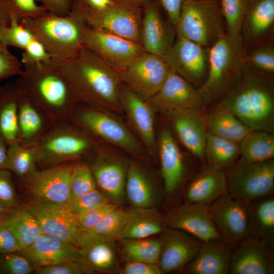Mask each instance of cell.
<instances>
[{
	"mask_svg": "<svg viewBox=\"0 0 274 274\" xmlns=\"http://www.w3.org/2000/svg\"><path fill=\"white\" fill-rule=\"evenodd\" d=\"M248 234L250 237L267 245L274 244V197L267 196L249 204Z\"/></svg>",
	"mask_w": 274,
	"mask_h": 274,
	"instance_id": "cell-33",
	"label": "cell"
},
{
	"mask_svg": "<svg viewBox=\"0 0 274 274\" xmlns=\"http://www.w3.org/2000/svg\"><path fill=\"white\" fill-rule=\"evenodd\" d=\"M185 0H157L167 15L170 23L175 27L179 20L181 9Z\"/></svg>",
	"mask_w": 274,
	"mask_h": 274,
	"instance_id": "cell-58",
	"label": "cell"
},
{
	"mask_svg": "<svg viewBox=\"0 0 274 274\" xmlns=\"http://www.w3.org/2000/svg\"><path fill=\"white\" fill-rule=\"evenodd\" d=\"M15 85L53 124L68 120L79 103L62 74L49 61L24 64Z\"/></svg>",
	"mask_w": 274,
	"mask_h": 274,
	"instance_id": "cell-2",
	"label": "cell"
},
{
	"mask_svg": "<svg viewBox=\"0 0 274 274\" xmlns=\"http://www.w3.org/2000/svg\"><path fill=\"white\" fill-rule=\"evenodd\" d=\"M218 2L225 23L226 35L230 38L239 36L249 0H218Z\"/></svg>",
	"mask_w": 274,
	"mask_h": 274,
	"instance_id": "cell-44",
	"label": "cell"
},
{
	"mask_svg": "<svg viewBox=\"0 0 274 274\" xmlns=\"http://www.w3.org/2000/svg\"><path fill=\"white\" fill-rule=\"evenodd\" d=\"M245 49L241 35L221 37L209 50L207 78L197 90L206 109L219 102L239 81L245 68Z\"/></svg>",
	"mask_w": 274,
	"mask_h": 274,
	"instance_id": "cell-5",
	"label": "cell"
},
{
	"mask_svg": "<svg viewBox=\"0 0 274 274\" xmlns=\"http://www.w3.org/2000/svg\"><path fill=\"white\" fill-rule=\"evenodd\" d=\"M19 252L26 256L35 268L79 261L81 258L79 246L44 233Z\"/></svg>",
	"mask_w": 274,
	"mask_h": 274,
	"instance_id": "cell-23",
	"label": "cell"
},
{
	"mask_svg": "<svg viewBox=\"0 0 274 274\" xmlns=\"http://www.w3.org/2000/svg\"><path fill=\"white\" fill-rule=\"evenodd\" d=\"M159 4L152 0L145 7L141 30V43L145 51L162 57L175 40L173 30L161 14Z\"/></svg>",
	"mask_w": 274,
	"mask_h": 274,
	"instance_id": "cell-22",
	"label": "cell"
},
{
	"mask_svg": "<svg viewBox=\"0 0 274 274\" xmlns=\"http://www.w3.org/2000/svg\"><path fill=\"white\" fill-rule=\"evenodd\" d=\"M52 61L79 103L116 111L122 110L123 83L119 72L93 52L82 47L66 59Z\"/></svg>",
	"mask_w": 274,
	"mask_h": 274,
	"instance_id": "cell-1",
	"label": "cell"
},
{
	"mask_svg": "<svg viewBox=\"0 0 274 274\" xmlns=\"http://www.w3.org/2000/svg\"><path fill=\"white\" fill-rule=\"evenodd\" d=\"M7 169L22 182L38 168L35 148L20 143L8 146Z\"/></svg>",
	"mask_w": 274,
	"mask_h": 274,
	"instance_id": "cell-41",
	"label": "cell"
},
{
	"mask_svg": "<svg viewBox=\"0 0 274 274\" xmlns=\"http://www.w3.org/2000/svg\"><path fill=\"white\" fill-rule=\"evenodd\" d=\"M203 111L207 132L239 144L251 130L228 108L218 102Z\"/></svg>",
	"mask_w": 274,
	"mask_h": 274,
	"instance_id": "cell-31",
	"label": "cell"
},
{
	"mask_svg": "<svg viewBox=\"0 0 274 274\" xmlns=\"http://www.w3.org/2000/svg\"><path fill=\"white\" fill-rule=\"evenodd\" d=\"M22 68L21 60L9 51L8 47L0 39V81L18 76Z\"/></svg>",
	"mask_w": 274,
	"mask_h": 274,
	"instance_id": "cell-51",
	"label": "cell"
},
{
	"mask_svg": "<svg viewBox=\"0 0 274 274\" xmlns=\"http://www.w3.org/2000/svg\"><path fill=\"white\" fill-rule=\"evenodd\" d=\"M19 91L14 84L0 87V134L8 146L20 143Z\"/></svg>",
	"mask_w": 274,
	"mask_h": 274,
	"instance_id": "cell-34",
	"label": "cell"
},
{
	"mask_svg": "<svg viewBox=\"0 0 274 274\" xmlns=\"http://www.w3.org/2000/svg\"><path fill=\"white\" fill-rule=\"evenodd\" d=\"M73 3L88 26L141 44V7L123 0H114L108 7L94 10L85 7L80 0H73Z\"/></svg>",
	"mask_w": 274,
	"mask_h": 274,
	"instance_id": "cell-9",
	"label": "cell"
},
{
	"mask_svg": "<svg viewBox=\"0 0 274 274\" xmlns=\"http://www.w3.org/2000/svg\"><path fill=\"white\" fill-rule=\"evenodd\" d=\"M20 23L44 47L52 60L66 59L78 52L87 27L78 7L72 3L69 13L64 16L48 11Z\"/></svg>",
	"mask_w": 274,
	"mask_h": 274,
	"instance_id": "cell-4",
	"label": "cell"
},
{
	"mask_svg": "<svg viewBox=\"0 0 274 274\" xmlns=\"http://www.w3.org/2000/svg\"><path fill=\"white\" fill-rule=\"evenodd\" d=\"M109 202L111 201L109 198L101 191L96 188L70 198L61 205L76 216Z\"/></svg>",
	"mask_w": 274,
	"mask_h": 274,
	"instance_id": "cell-47",
	"label": "cell"
},
{
	"mask_svg": "<svg viewBox=\"0 0 274 274\" xmlns=\"http://www.w3.org/2000/svg\"><path fill=\"white\" fill-rule=\"evenodd\" d=\"M0 203L11 209L17 207V197L12 173L7 169L0 170Z\"/></svg>",
	"mask_w": 274,
	"mask_h": 274,
	"instance_id": "cell-52",
	"label": "cell"
},
{
	"mask_svg": "<svg viewBox=\"0 0 274 274\" xmlns=\"http://www.w3.org/2000/svg\"><path fill=\"white\" fill-rule=\"evenodd\" d=\"M122 253L127 261L158 264L163 238L122 239Z\"/></svg>",
	"mask_w": 274,
	"mask_h": 274,
	"instance_id": "cell-40",
	"label": "cell"
},
{
	"mask_svg": "<svg viewBox=\"0 0 274 274\" xmlns=\"http://www.w3.org/2000/svg\"><path fill=\"white\" fill-rule=\"evenodd\" d=\"M231 249L221 238L202 242L197 254L182 270L188 274L229 273Z\"/></svg>",
	"mask_w": 274,
	"mask_h": 274,
	"instance_id": "cell-27",
	"label": "cell"
},
{
	"mask_svg": "<svg viewBox=\"0 0 274 274\" xmlns=\"http://www.w3.org/2000/svg\"><path fill=\"white\" fill-rule=\"evenodd\" d=\"M228 192L224 170L207 164L196 172L184 191L186 202L209 206Z\"/></svg>",
	"mask_w": 274,
	"mask_h": 274,
	"instance_id": "cell-24",
	"label": "cell"
},
{
	"mask_svg": "<svg viewBox=\"0 0 274 274\" xmlns=\"http://www.w3.org/2000/svg\"><path fill=\"white\" fill-rule=\"evenodd\" d=\"M0 39L8 47L24 50L35 38L18 20L13 19L8 26H0Z\"/></svg>",
	"mask_w": 274,
	"mask_h": 274,
	"instance_id": "cell-48",
	"label": "cell"
},
{
	"mask_svg": "<svg viewBox=\"0 0 274 274\" xmlns=\"http://www.w3.org/2000/svg\"><path fill=\"white\" fill-rule=\"evenodd\" d=\"M129 212L117 207L107 214L92 229L81 233L80 236L120 239Z\"/></svg>",
	"mask_w": 274,
	"mask_h": 274,
	"instance_id": "cell-43",
	"label": "cell"
},
{
	"mask_svg": "<svg viewBox=\"0 0 274 274\" xmlns=\"http://www.w3.org/2000/svg\"><path fill=\"white\" fill-rule=\"evenodd\" d=\"M12 210L5 207L0 203V220L5 217Z\"/></svg>",
	"mask_w": 274,
	"mask_h": 274,
	"instance_id": "cell-62",
	"label": "cell"
},
{
	"mask_svg": "<svg viewBox=\"0 0 274 274\" xmlns=\"http://www.w3.org/2000/svg\"><path fill=\"white\" fill-rule=\"evenodd\" d=\"M8 160V145L0 134V170L7 169Z\"/></svg>",
	"mask_w": 274,
	"mask_h": 274,
	"instance_id": "cell-60",
	"label": "cell"
},
{
	"mask_svg": "<svg viewBox=\"0 0 274 274\" xmlns=\"http://www.w3.org/2000/svg\"><path fill=\"white\" fill-rule=\"evenodd\" d=\"M246 63L260 72L273 75L274 74V46L269 43L246 51L244 55Z\"/></svg>",
	"mask_w": 274,
	"mask_h": 274,
	"instance_id": "cell-45",
	"label": "cell"
},
{
	"mask_svg": "<svg viewBox=\"0 0 274 274\" xmlns=\"http://www.w3.org/2000/svg\"><path fill=\"white\" fill-rule=\"evenodd\" d=\"M97 186L114 203L120 202L125 193L126 172L116 161L97 158L89 165Z\"/></svg>",
	"mask_w": 274,
	"mask_h": 274,
	"instance_id": "cell-32",
	"label": "cell"
},
{
	"mask_svg": "<svg viewBox=\"0 0 274 274\" xmlns=\"http://www.w3.org/2000/svg\"><path fill=\"white\" fill-rule=\"evenodd\" d=\"M35 267L19 252L0 254V271L7 274H29Z\"/></svg>",
	"mask_w": 274,
	"mask_h": 274,
	"instance_id": "cell-49",
	"label": "cell"
},
{
	"mask_svg": "<svg viewBox=\"0 0 274 274\" xmlns=\"http://www.w3.org/2000/svg\"><path fill=\"white\" fill-rule=\"evenodd\" d=\"M229 273H274L272 248L249 236L244 239L231 251Z\"/></svg>",
	"mask_w": 274,
	"mask_h": 274,
	"instance_id": "cell-17",
	"label": "cell"
},
{
	"mask_svg": "<svg viewBox=\"0 0 274 274\" xmlns=\"http://www.w3.org/2000/svg\"><path fill=\"white\" fill-rule=\"evenodd\" d=\"M125 193L137 209H148L155 201L153 187L141 168L131 162L126 172Z\"/></svg>",
	"mask_w": 274,
	"mask_h": 274,
	"instance_id": "cell-36",
	"label": "cell"
},
{
	"mask_svg": "<svg viewBox=\"0 0 274 274\" xmlns=\"http://www.w3.org/2000/svg\"><path fill=\"white\" fill-rule=\"evenodd\" d=\"M75 162L38 168L21 183L33 202L63 204L70 197V182Z\"/></svg>",
	"mask_w": 274,
	"mask_h": 274,
	"instance_id": "cell-11",
	"label": "cell"
},
{
	"mask_svg": "<svg viewBox=\"0 0 274 274\" xmlns=\"http://www.w3.org/2000/svg\"><path fill=\"white\" fill-rule=\"evenodd\" d=\"M202 243L181 230L168 232L163 237L158 263L163 273L184 268L197 254Z\"/></svg>",
	"mask_w": 274,
	"mask_h": 274,
	"instance_id": "cell-25",
	"label": "cell"
},
{
	"mask_svg": "<svg viewBox=\"0 0 274 274\" xmlns=\"http://www.w3.org/2000/svg\"><path fill=\"white\" fill-rule=\"evenodd\" d=\"M129 212L120 239H140L160 234L164 230L163 221L146 209Z\"/></svg>",
	"mask_w": 274,
	"mask_h": 274,
	"instance_id": "cell-37",
	"label": "cell"
},
{
	"mask_svg": "<svg viewBox=\"0 0 274 274\" xmlns=\"http://www.w3.org/2000/svg\"><path fill=\"white\" fill-rule=\"evenodd\" d=\"M18 127L20 143L35 147L54 125L37 105L19 92Z\"/></svg>",
	"mask_w": 274,
	"mask_h": 274,
	"instance_id": "cell-29",
	"label": "cell"
},
{
	"mask_svg": "<svg viewBox=\"0 0 274 274\" xmlns=\"http://www.w3.org/2000/svg\"><path fill=\"white\" fill-rule=\"evenodd\" d=\"M147 101L154 112L163 114L177 110L206 109L197 88L171 69L162 87Z\"/></svg>",
	"mask_w": 274,
	"mask_h": 274,
	"instance_id": "cell-16",
	"label": "cell"
},
{
	"mask_svg": "<svg viewBox=\"0 0 274 274\" xmlns=\"http://www.w3.org/2000/svg\"><path fill=\"white\" fill-rule=\"evenodd\" d=\"M209 50L176 35L173 45L162 58L172 70L198 88L207 78Z\"/></svg>",
	"mask_w": 274,
	"mask_h": 274,
	"instance_id": "cell-14",
	"label": "cell"
},
{
	"mask_svg": "<svg viewBox=\"0 0 274 274\" xmlns=\"http://www.w3.org/2000/svg\"><path fill=\"white\" fill-rule=\"evenodd\" d=\"M121 104L142 141L149 150H155L154 111L146 100L123 85Z\"/></svg>",
	"mask_w": 274,
	"mask_h": 274,
	"instance_id": "cell-26",
	"label": "cell"
},
{
	"mask_svg": "<svg viewBox=\"0 0 274 274\" xmlns=\"http://www.w3.org/2000/svg\"><path fill=\"white\" fill-rule=\"evenodd\" d=\"M51 60V57L43 45L35 38L23 50L21 62L24 65Z\"/></svg>",
	"mask_w": 274,
	"mask_h": 274,
	"instance_id": "cell-54",
	"label": "cell"
},
{
	"mask_svg": "<svg viewBox=\"0 0 274 274\" xmlns=\"http://www.w3.org/2000/svg\"><path fill=\"white\" fill-rule=\"evenodd\" d=\"M170 70L162 57L146 52L119 72L125 86L147 101L162 87Z\"/></svg>",
	"mask_w": 274,
	"mask_h": 274,
	"instance_id": "cell-13",
	"label": "cell"
},
{
	"mask_svg": "<svg viewBox=\"0 0 274 274\" xmlns=\"http://www.w3.org/2000/svg\"><path fill=\"white\" fill-rule=\"evenodd\" d=\"M100 139L132 154L142 153L140 144L126 127L104 109L78 103L68 120Z\"/></svg>",
	"mask_w": 274,
	"mask_h": 274,
	"instance_id": "cell-10",
	"label": "cell"
},
{
	"mask_svg": "<svg viewBox=\"0 0 274 274\" xmlns=\"http://www.w3.org/2000/svg\"><path fill=\"white\" fill-rule=\"evenodd\" d=\"M274 0H249L241 30L246 51L273 43Z\"/></svg>",
	"mask_w": 274,
	"mask_h": 274,
	"instance_id": "cell-20",
	"label": "cell"
},
{
	"mask_svg": "<svg viewBox=\"0 0 274 274\" xmlns=\"http://www.w3.org/2000/svg\"><path fill=\"white\" fill-rule=\"evenodd\" d=\"M114 239L105 237L80 236L79 262L90 273L95 271H109L116 264Z\"/></svg>",
	"mask_w": 274,
	"mask_h": 274,
	"instance_id": "cell-30",
	"label": "cell"
},
{
	"mask_svg": "<svg viewBox=\"0 0 274 274\" xmlns=\"http://www.w3.org/2000/svg\"><path fill=\"white\" fill-rule=\"evenodd\" d=\"M175 28L176 35L210 48L226 34L218 0H185Z\"/></svg>",
	"mask_w": 274,
	"mask_h": 274,
	"instance_id": "cell-7",
	"label": "cell"
},
{
	"mask_svg": "<svg viewBox=\"0 0 274 274\" xmlns=\"http://www.w3.org/2000/svg\"><path fill=\"white\" fill-rule=\"evenodd\" d=\"M241 157L252 161L273 159V134L264 130H251L239 143Z\"/></svg>",
	"mask_w": 274,
	"mask_h": 274,
	"instance_id": "cell-39",
	"label": "cell"
},
{
	"mask_svg": "<svg viewBox=\"0 0 274 274\" xmlns=\"http://www.w3.org/2000/svg\"><path fill=\"white\" fill-rule=\"evenodd\" d=\"M240 157L239 144L207 133L204 158L208 164L225 170Z\"/></svg>",
	"mask_w": 274,
	"mask_h": 274,
	"instance_id": "cell-38",
	"label": "cell"
},
{
	"mask_svg": "<svg viewBox=\"0 0 274 274\" xmlns=\"http://www.w3.org/2000/svg\"><path fill=\"white\" fill-rule=\"evenodd\" d=\"M49 12L64 16L70 12L73 0H36Z\"/></svg>",
	"mask_w": 274,
	"mask_h": 274,
	"instance_id": "cell-57",
	"label": "cell"
},
{
	"mask_svg": "<svg viewBox=\"0 0 274 274\" xmlns=\"http://www.w3.org/2000/svg\"><path fill=\"white\" fill-rule=\"evenodd\" d=\"M24 207L37 218L43 233L78 246L81 232L75 217L62 205L30 201Z\"/></svg>",
	"mask_w": 274,
	"mask_h": 274,
	"instance_id": "cell-19",
	"label": "cell"
},
{
	"mask_svg": "<svg viewBox=\"0 0 274 274\" xmlns=\"http://www.w3.org/2000/svg\"><path fill=\"white\" fill-rule=\"evenodd\" d=\"M161 176L165 192L174 193L185 179L186 167L184 156L172 134L163 130L159 139Z\"/></svg>",
	"mask_w": 274,
	"mask_h": 274,
	"instance_id": "cell-28",
	"label": "cell"
},
{
	"mask_svg": "<svg viewBox=\"0 0 274 274\" xmlns=\"http://www.w3.org/2000/svg\"><path fill=\"white\" fill-rule=\"evenodd\" d=\"M249 204L227 192L208 206L212 220L221 239L231 248L249 236Z\"/></svg>",
	"mask_w": 274,
	"mask_h": 274,
	"instance_id": "cell-15",
	"label": "cell"
},
{
	"mask_svg": "<svg viewBox=\"0 0 274 274\" xmlns=\"http://www.w3.org/2000/svg\"><path fill=\"white\" fill-rule=\"evenodd\" d=\"M36 274H83L89 273L79 261L66 262L35 268Z\"/></svg>",
	"mask_w": 274,
	"mask_h": 274,
	"instance_id": "cell-53",
	"label": "cell"
},
{
	"mask_svg": "<svg viewBox=\"0 0 274 274\" xmlns=\"http://www.w3.org/2000/svg\"><path fill=\"white\" fill-rule=\"evenodd\" d=\"M97 188L91 169L87 163L78 161L74 163L70 182V198Z\"/></svg>",
	"mask_w": 274,
	"mask_h": 274,
	"instance_id": "cell-46",
	"label": "cell"
},
{
	"mask_svg": "<svg viewBox=\"0 0 274 274\" xmlns=\"http://www.w3.org/2000/svg\"><path fill=\"white\" fill-rule=\"evenodd\" d=\"M96 140L68 121L54 124L35 146L38 166L76 162L96 149Z\"/></svg>",
	"mask_w": 274,
	"mask_h": 274,
	"instance_id": "cell-6",
	"label": "cell"
},
{
	"mask_svg": "<svg viewBox=\"0 0 274 274\" xmlns=\"http://www.w3.org/2000/svg\"><path fill=\"white\" fill-rule=\"evenodd\" d=\"M36 2V0H0V26H8L13 19L20 22L47 11Z\"/></svg>",
	"mask_w": 274,
	"mask_h": 274,
	"instance_id": "cell-42",
	"label": "cell"
},
{
	"mask_svg": "<svg viewBox=\"0 0 274 274\" xmlns=\"http://www.w3.org/2000/svg\"><path fill=\"white\" fill-rule=\"evenodd\" d=\"M0 221L15 237L19 251L30 246L43 233L37 218L24 207L12 209Z\"/></svg>",
	"mask_w": 274,
	"mask_h": 274,
	"instance_id": "cell-35",
	"label": "cell"
},
{
	"mask_svg": "<svg viewBox=\"0 0 274 274\" xmlns=\"http://www.w3.org/2000/svg\"><path fill=\"white\" fill-rule=\"evenodd\" d=\"M18 243L11 230L0 221V254L19 252Z\"/></svg>",
	"mask_w": 274,
	"mask_h": 274,
	"instance_id": "cell-56",
	"label": "cell"
},
{
	"mask_svg": "<svg viewBox=\"0 0 274 274\" xmlns=\"http://www.w3.org/2000/svg\"><path fill=\"white\" fill-rule=\"evenodd\" d=\"M225 172L228 192L247 203L273 195L274 160L252 161L240 157Z\"/></svg>",
	"mask_w": 274,
	"mask_h": 274,
	"instance_id": "cell-8",
	"label": "cell"
},
{
	"mask_svg": "<svg viewBox=\"0 0 274 274\" xmlns=\"http://www.w3.org/2000/svg\"><path fill=\"white\" fill-rule=\"evenodd\" d=\"M163 221L167 226L187 232L202 242L221 238L206 206L186 202L168 213Z\"/></svg>",
	"mask_w": 274,
	"mask_h": 274,
	"instance_id": "cell-18",
	"label": "cell"
},
{
	"mask_svg": "<svg viewBox=\"0 0 274 274\" xmlns=\"http://www.w3.org/2000/svg\"><path fill=\"white\" fill-rule=\"evenodd\" d=\"M219 102L231 111L250 130L273 134V75L258 71L246 63L239 81Z\"/></svg>",
	"mask_w": 274,
	"mask_h": 274,
	"instance_id": "cell-3",
	"label": "cell"
},
{
	"mask_svg": "<svg viewBox=\"0 0 274 274\" xmlns=\"http://www.w3.org/2000/svg\"><path fill=\"white\" fill-rule=\"evenodd\" d=\"M117 207L116 203L109 202L75 216L81 233L92 229L107 214Z\"/></svg>",
	"mask_w": 274,
	"mask_h": 274,
	"instance_id": "cell-50",
	"label": "cell"
},
{
	"mask_svg": "<svg viewBox=\"0 0 274 274\" xmlns=\"http://www.w3.org/2000/svg\"><path fill=\"white\" fill-rule=\"evenodd\" d=\"M127 2L132 3L137 6L142 7L145 6L147 4L150 3L152 0H123Z\"/></svg>",
	"mask_w": 274,
	"mask_h": 274,
	"instance_id": "cell-61",
	"label": "cell"
},
{
	"mask_svg": "<svg viewBox=\"0 0 274 274\" xmlns=\"http://www.w3.org/2000/svg\"><path fill=\"white\" fill-rule=\"evenodd\" d=\"M203 111L177 110L164 114L182 144L202 163L206 162L204 148L208 133Z\"/></svg>",
	"mask_w": 274,
	"mask_h": 274,
	"instance_id": "cell-21",
	"label": "cell"
},
{
	"mask_svg": "<svg viewBox=\"0 0 274 274\" xmlns=\"http://www.w3.org/2000/svg\"><path fill=\"white\" fill-rule=\"evenodd\" d=\"M80 1L88 9L98 10L110 6L113 3L114 0H80Z\"/></svg>",
	"mask_w": 274,
	"mask_h": 274,
	"instance_id": "cell-59",
	"label": "cell"
},
{
	"mask_svg": "<svg viewBox=\"0 0 274 274\" xmlns=\"http://www.w3.org/2000/svg\"><path fill=\"white\" fill-rule=\"evenodd\" d=\"M124 274H162L159 266L141 261H127L122 269Z\"/></svg>",
	"mask_w": 274,
	"mask_h": 274,
	"instance_id": "cell-55",
	"label": "cell"
},
{
	"mask_svg": "<svg viewBox=\"0 0 274 274\" xmlns=\"http://www.w3.org/2000/svg\"><path fill=\"white\" fill-rule=\"evenodd\" d=\"M82 46L118 72L146 52L141 43L88 25Z\"/></svg>",
	"mask_w": 274,
	"mask_h": 274,
	"instance_id": "cell-12",
	"label": "cell"
}]
</instances>
